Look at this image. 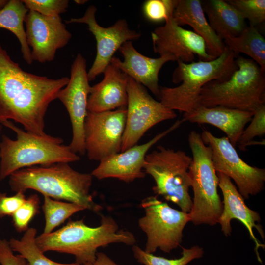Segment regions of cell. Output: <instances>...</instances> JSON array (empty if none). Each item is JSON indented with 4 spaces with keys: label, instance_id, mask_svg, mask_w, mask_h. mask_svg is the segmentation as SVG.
Here are the masks:
<instances>
[{
    "label": "cell",
    "instance_id": "cell-1",
    "mask_svg": "<svg viewBox=\"0 0 265 265\" xmlns=\"http://www.w3.org/2000/svg\"><path fill=\"white\" fill-rule=\"evenodd\" d=\"M69 78L57 79L24 71L0 44V123L12 120L25 130L40 136L50 104L57 99Z\"/></svg>",
    "mask_w": 265,
    "mask_h": 265
},
{
    "label": "cell",
    "instance_id": "cell-2",
    "mask_svg": "<svg viewBox=\"0 0 265 265\" xmlns=\"http://www.w3.org/2000/svg\"><path fill=\"white\" fill-rule=\"evenodd\" d=\"M92 179L91 174L78 172L68 163L58 162L19 169L9 176V184L16 193L33 189L44 196L66 200L98 212L102 208L90 193Z\"/></svg>",
    "mask_w": 265,
    "mask_h": 265
},
{
    "label": "cell",
    "instance_id": "cell-3",
    "mask_svg": "<svg viewBox=\"0 0 265 265\" xmlns=\"http://www.w3.org/2000/svg\"><path fill=\"white\" fill-rule=\"evenodd\" d=\"M35 241L42 252L53 251L72 254L76 263L83 265L95 260L97 249L101 247L114 243L133 245L136 239L132 232L119 230L112 217L102 216L97 227L87 226L83 219L70 220L56 231L40 235Z\"/></svg>",
    "mask_w": 265,
    "mask_h": 265
},
{
    "label": "cell",
    "instance_id": "cell-4",
    "mask_svg": "<svg viewBox=\"0 0 265 265\" xmlns=\"http://www.w3.org/2000/svg\"><path fill=\"white\" fill-rule=\"evenodd\" d=\"M238 56L226 46L223 53L210 61L186 63L177 60L172 74V82L181 84L175 87H160L159 99L165 106L184 113L191 112L199 106L203 87L212 80H227L237 69Z\"/></svg>",
    "mask_w": 265,
    "mask_h": 265
},
{
    "label": "cell",
    "instance_id": "cell-5",
    "mask_svg": "<svg viewBox=\"0 0 265 265\" xmlns=\"http://www.w3.org/2000/svg\"><path fill=\"white\" fill-rule=\"evenodd\" d=\"M1 123L15 132L16 139L12 140L4 135L2 136L0 142V180L19 169L33 165L48 166L80 159L69 146L62 144L63 140L60 137L36 135L24 131L9 120Z\"/></svg>",
    "mask_w": 265,
    "mask_h": 265
},
{
    "label": "cell",
    "instance_id": "cell-6",
    "mask_svg": "<svg viewBox=\"0 0 265 265\" xmlns=\"http://www.w3.org/2000/svg\"><path fill=\"white\" fill-rule=\"evenodd\" d=\"M237 69L226 80H212L202 88L200 106H221L255 112L265 103V75L251 58L239 55Z\"/></svg>",
    "mask_w": 265,
    "mask_h": 265
},
{
    "label": "cell",
    "instance_id": "cell-7",
    "mask_svg": "<svg viewBox=\"0 0 265 265\" xmlns=\"http://www.w3.org/2000/svg\"><path fill=\"white\" fill-rule=\"evenodd\" d=\"M188 141L192 154L189 172L194 192L188 213L190 221L195 225H214L222 212L223 203L217 192L218 178L212 162V151L195 131L189 133Z\"/></svg>",
    "mask_w": 265,
    "mask_h": 265
},
{
    "label": "cell",
    "instance_id": "cell-8",
    "mask_svg": "<svg viewBox=\"0 0 265 265\" xmlns=\"http://www.w3.org/2000/svg\"><path fill=\"white\" fill-rule=\"evenodd\" d=\"M192 158L183 151H175L159 145L147 154L144 170L155 182L153 190L157 195L178 205L189 213L192 201L189 193L191 180L189 168Z\"/></svg>",
    "mask_w": 265,
    "mask_h": 265
},
{
    "label": "cell",
    "instance_id": "cell-9",
    "mask_svg": "<svg viewBox=\"0 0 265 265\" xmlns=\"http://www.w3.org/2000/svg\"><path fill=\"white\" fill-rule=\"evenodd\" d=\"M145 215L138 225L147 236L145 251L153 253L157 249L169 253L181 243L183 231L190 221L188 213L174 209L157 196H150L142 201Z\"/></svg>",
    "mask_w": 265,
    "mask_h": 265
},
{
    "label": "cell",
    "instance_id": "cell-10",
    "mask_svg": "<svg viewBox=\"0 0 265 265\" xmlns=\"http://www.w3.org/2000/svg\"><path fill=\"white\" fill-rule=\"evenodd\" d=\"M127 93V116L121 152L137 145L154 125L177 116L174 110L156 100L144 86L129 77Z\"/></svg>",
    "mask_w": 265,
    "mask_h": 265
},
{
    "label": "cell",
    "instance_id": "cell-11",
    "mask_svg": "<svg viewBox=\"0 0 265 265\" xmlns=\"http://www.w3.org/2000/svg\"><path fill=\"white\" fill-rule=\"evenodd\" d=\"M201 137L211 148L216 172L233 179L244 199L256 195L264 189L265 168L252 166L244 161L227 137H217L207 130L203 131Z\"/></svg>",
    "mask_w": 265,
    "mask_h": 265
},
{
    "label": "cell",
    "instance_id": "cell-12",
    "mask_svg": "<svg viewBox=\"0 0 265 265\" xmlns=\"http://www.w3.org/2000/svg\"><path fill=\"white\" fill-rule=\"evenodd\" d=\"M126 116V107L100 112L87 111L84 136L89 159L101 161L121 152Z\"/></svg>",
    "mask_w": 265,
    "mask_h": 265
},
{
    "label": "cell",
    "instance_id": "cell-13",
    "mask_svg": "<svg viewBox=\"0 0 265 265\" xmlns=\"http://www.w3.org/2000/svg\"><path fill=\"white\" fill-rule=\"evenodd\" d=\"M86 67V60L78 53L71 65L69 81L57 97L65 107L71 123L72 138L68 146L73 152L81 155L85 153L84 124L91 88Z\"/></svg>",
    "mask_w": 265,
    "mask_h": 265
},
{
    "label": "cell",
    "instance_id": "cell-14",
    "mask_svg": "<svg viewBox=\"0 0 265 265\" xmlns=\"http://www.w3.org/2000/svg\"><path fill=\"white\" fill-rule=\"evenodd\" d=\"M97 8L94 5L89 6L81 17L72 18L66 23L85 24L96 41V55L94 61L87 72L89 81L94 80L103 73L115 52L127 41L139 39L141 33L131 29L125 19L117 20L113 25L104 27L96 21Z\"/></svg>",
    "mask_w": 265,
    "mask_h": 265
},
{
    "label": "cell",
    "instance_id": "cell-15",
    "mask_svg": "<svg viewBox=\"0 0 265 265\" xmlns=\"http://www.w3.org/2000/svg\"><path fill=\"white\" fill-rule=\"evenodd\" d=\"M24 22L33 61H53L57 50L65 47L72 38L60 16H46L29 10Z\"/></svg>",
    "mask_w": 265,
    "mask_h": 265
},
{
    "label": "cell",
    "instance_id": "cell-16",
    "mask_svg": "<svg viewBox=\"0 0 265 265\" xmlns=\"http://www.w3.org/2000/svg\"><path fill=\"white\" fill-rule=\"evenodd\" d=\"M173 14L167 17L163 26L156 28L151 33L154 52L160 56L172 55L176 61L186 63L193 62L196 55L201 61L215 59L207 53L204 40L194 31L178 25Z\"/></svg>",
    "mask_w": 265,
    "mask_h": 265
},
{
    "label": "cell",
    "instance_id": "cell-17",
    "mask_svg": "<svg viewBox=\"0 0 265 265\" xmlns=\"http://www.w3.org/2000/svg\"><path fill=\"white\" fill-rule=\"evenodd\" d=\"M184 122L183 119L178 120L168 129L158 134L147 142L135 145L100 161L91 175L99 180L114 178L125 182L144 178L146 173L143 168L148 150Z\"/></svg>",
    "mask_w": 265,
    "mask_h": 265
},
{
    "label": "cell",
    "instance_id": "cell-18",
    "mask_svg": "<svg viewBox=\"0 0 265 265\" xmlns=\"http://www.w3.org/2000/svg\"><path fill=\"white\" fill-rule=\"evenodd\" d=\"M123 60L114 56L111 64L138 83L147 88L158 98L160 87L159 85V74L166 62L176 61L170 55L151 58L141 54L134 48L132 41L123 43L119 49Z\"/></svg>",
    "mask_w": 265,
    "mask_h": 265
},
{
    "label": "cell",
    "instance_id": "cell-19",
    "mask_svg": "<svg viewBox=\"0 0 265 265\" xmlns=\"http://www.w3.org/2000/svg\"><path fill=\"white\" fill-rule=\"evenodd\" d=\"M216 173L218 186L223 196V210L218 222L221 225L222 231L225 236H230L232 231L231 221L234 219L238 220L246 227L256 246L260 247L253 232V229L255 228L264 239L265 234L260 224L259 213L246 206L244 199L229 177L220 172Z\"/></svg>",
    "mask_w": 265,
    "mask_h": 265
},
{
    "label": "cell",
    "instance_id": "cell-20",
    "mask_svg": "<svg viewBox=\"0 0 265 265\" xmlns=\"http://www.w3.org/2000/svg\"><path fill=\"white\" fill-rule=\"evenodd\" d=\"M103 73L102 81L91 86L87 111L100 112L126 107L129 77L111 63Z\"/></svg>",
    "mask_w": 265,
    "mask_h": 265
},
{
    "label": "cell",
    "instance_id": "cell-21",
    "mask_svg": "<svg viewBox=\"0 0 265 265\" xmlns=\"http://www.w3.org/2000/svg\"><path fill=\"white\" fill-rule=\"evenodd\" d=\"M254 112L216 106L207 107L199 106L194 110L184 113V121L208 124L216 127L227 135L231 144L236 147L247 123Z\"/></svg>",
    "mask_w": 265,
    "mask_h": 265
},
{
    "label": "cell",
    "instance_id": "cell-22",
    "mask_svg": "<svg viewBox=\"0 0 265 265\" xmlns=\"http://www.w3.org/2000/svg\"><path fill=\"white\" fill-rule=\"evenodd\" d=\"M173 17L179 26L188 25L205 41L208 54L214 58L224 52L226 45L207 21L201 0H177Z\"/></svg>",
    "mask_w": 265,
    "mask_h": 265
},
{
    "label": "cell",
    "instance_id": "cell-23",
    "mask_svg": "<svg viewBox=\"0 0 265 265\" xmlns=\"http://www.w3.org/2000/svg\"><path fill=\"white\" fill-rule=\"evenodd\" d=\"M201 4L210 25L222 40L226 36H238L246 27L245 20L226 0H205Z\"/></svg>",
    "mask_w": 265,
    "mask_h": 265
},
{
    "label": "cell",
    "instance_id": "cell-24",
    "mask_svg": "<svg viewBox=\"0 0 265 265\" xmlns=\"http://www.w3.org/2000/svg\"><path fill=\"white\" fill-rule=\"evenodd\" d=\"M28 10L22 0H8L0 10V28L11 31L18 39L25 61L31 65L33 60L27 44L24 23Z\"/></svg>",
    "mask_w": 265,
    "mask_h": 265
},
{
    "label": "cell",
    "instance_id": "cell-25",
    "mask_svg": "<svg viewBox=\"0 0 265 265\" xmlns=\"http://www.w3.org/2000/svg\"><path fill=\"white\" fill-rule=\"evenodd\" d=\"M222 40L237 56L247 55L265 72V40L256 27L246 26L238 36H226Z\"/></svg>",
    "mask_w": 265,
    "mask_h": 265
},
{
    "label": "cell",
    "instance_id": "cell-26",
    "mask_svg": "<svg viewBox=\"0 0 265 265\" xmlns=\"http://www.w3.org/2000/svg\"><path fill=\"white\" fill-rule=\"evenodd\" d=\"M36 233L35 228H28L20 240L11 238L9 241L12 251L26 259L28 265H81L76 262L59 263L46 257L36 243Z\"/></svg>",
    "mask_w": 265,
    "mask_h": 265
},
{
    "label": "cell",
    "instance_id": "cell-27",
    "mask_svg": "<svg viewBox=\"0 0 265 265\" xmlns=\"http://www.w3.org/2000/svg\"><path fill=\"white\" fill-rule=\"evenodd\" d=\"M42 210L45 225L43 234H49L75 213L85 209L77 204L64 202L44 196Z\"/></svg>",
    "mask_w": 265,
    "mask_h": 265
},
{
    "label": "cell",
    "instance_id": "cell-28",
    "mask_svg": "<svg viewBox=\"0 0 265 265\" xmlns=\"http://www.w3.org/2000/svg\"><path fill=\"white\" fill-rule=\"evenodd\" d=\"M132 250L136 260L144 265H186L192 260L201 258L204 253L203 248L198 246L189 249L182 247L180 258L168 259L148 253L134 245H132Z\"/></svg>",
    "mask_w": 265,
    "mask_h": 265
},
{
    "label": "cell",
    "instance_id": "cell-29",
    "mask_svg": "<svg viewBox=\"0 0 265 265\" xmlns=\"http://www.w3.org/2000/svg\"><path fill=\"white\" fill-rule=\"evenodd\" d=\"M226 1L236 9L250 26H256L265 20V0H228Z\"/></svg>",
    "mask_w": 265,
    "mask_h": 265
},
{
    "label": "cell",
    "instance_id": "cell-30",
    "mask_svg": "<svg viewBox=\"0 0 265 265\" xmlns=\"http://www.w3.org/2000/svg\"><path fill=\"white\" fill-rule=\"evenodd\" d=\"M40 199L35 194L26 198L25 202L13 214V225L18 232L26 231L28 224L34 216L38 212Z\"/></svg>",
    "mask_w": 265,
    "mask_h": 265
},
{
    "label": "cell",
    "instance_id": "cell-31",
    "mask_svg": "<svg viewBox=\"0 0 265 265\" xmlns=\"http://www.w3.org/2000/svg\"><path fill=\"white\" fill-rule=\"evenodd\" d=\"M251 121L250 125L243 131L237 144L240 145L242 150L251 145L255 137L265 135V105L255 111Z\"/></svg>",
    "mask_w": 265,
    "mask_h": 265
},
{
    "label": "cell",
    "instance_id": "cell-32",
    "mask_svg": "<svg viewBox=\"0 0 265 265\" xmlns=\"http://www.w3.org/2000/svg\"><path fill=\"white\" fill-rule=\"evenodd\" d=\"M28 10H32L46 16H60L65 12L69 6L68 0H22Z\"/></svg>",
    "mask_w": 265,
    "mask_h": 265
},
{
    "label": "cell",
    "instance_id": "cell-33",
    "mask_svg": "<svg viewBox=\"0 0 265 265\" xmlns=\"http://www.w3.org/2000/svg\"><path fill=\"white\" fill-rule=\"evenodd\" d=\"M177 0H148L143 6L144 14L150 21L158 22L165 21L173 13Z\"/></svg>",
    "mask_w": 265,
    "mask_h": 265
},
{
    "label": "cell",
    "instance_id": "cell-34",
    "mask_svg": "<svg viewBox=\"0 0 265 265\" xmlns=\"http://www.w3.org/2000/svg\"><path fill=\"white\" fill-rule=\"evenodd\" d=\"M26 199L24 193L22 192H17L12 196L0 193V218L12 216Z\"/></svg>",
    "mask_w": 265,
    "mask_h": 265
},
{
    "label": "cell",
    "instance_id": "cell-35",
    "mask_svg": "<svg viewBox=\"0 0 265 265\" xmlns=\"http://www.w3.org/2000/svg\"><path fill=\"white\" fill-rule=\"evenodd\" d=\"M0 264L1 265H28L26 259L20 255H15L9 241L0 239Z\"/></svg>",
    "mask_w": 265,
    "mask_h": 265
},
{
    "label": "cell",
    "instance_id": "cell-36",
    "mask_svg": "<svg viewBox=\"0 0 265 265\" xmlns=\"http://www.w3.org/2000/svg\"><path fill=\"white\" fill-rule=\"evenodd\" d=\"M83 265H122L117 264L108 256L102 252H97L95 260Z\"/></svg>",
    "mask_w": 265,
    "mask_h": 265
},
{
    "label": "cell",
    "instance_id": "cell-37",
    "mask_svg": "<svg viewBox=\"0 0 265 265\" xmlns=\"http://www.w3.org/2000/svg\"><path fill=\"white\" fill-rule=\"evenodd\" d=\"M7 1V0H0V10L4 7Z\"/></svg>",
    "mask_w": 265,
    "mask_h": 265
},
{
    "label": "cell",
    "instance_id": "cell-38",
    "mask_svg": "<svg viewBox=\"0 0 265 265\" xmlns=\"http://www.w3.org/2000/svg\"><path fill=\"white\" fill-rule=\"evenodd\" d=\"M74 1L77 4H83L86 3L88 1L85 0H74Z\"/></svg>",
    "mask_w": 265,
    "mask_h": 265
},
{
    "label": "cell",
    "instance_id": "cell-39",
    "mask_svg": "<svg viewBox=\"0 0 265 265\" xmlns=\"http://www.w3.org/2000/svg\"></svg>",
    "mask_w": 265,
    "mask_h": 265
}]
</instances>
